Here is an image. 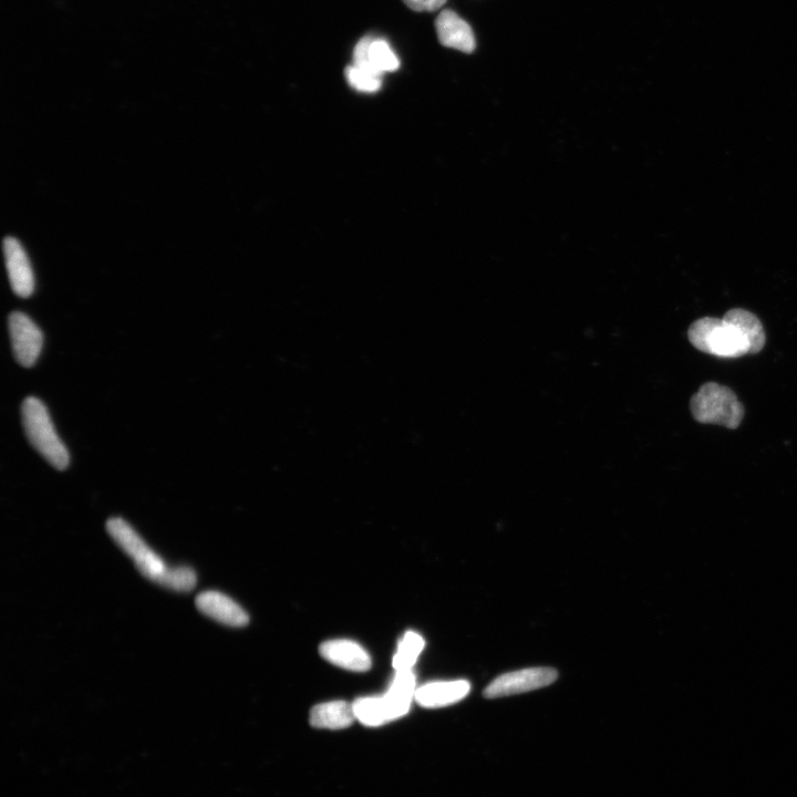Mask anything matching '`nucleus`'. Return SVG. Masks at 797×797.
Here are the masks:
<instances>
[{"label":"nucleus","mask_w":797,"mask_h":797,"mask_svg":"<svg viewBox=\"0 0 797 797\" xmlns=\"http://www.w3.org/2000/svg\"><path fill=\"white\" fill-rule=\"evenodd\" d=\"M693 347L720 358L759 354L767 343L760 319L741 308L731 309L723 318L705 317L688 330Z\"/></svg>","instance_id":"obj_1"},{"label":"nucleus","mask_w":797,"mask_h":797,"mask_svg":"<svg viewBox=\"0 0 797 797\" xmlns=\"http://www.w3.org/2000/svg\"><path fill=\"white\" fill-rule=\"evenodd\" d=\"M22 419L26 437L41 457L51 467L59 471L66 470L70 462L69 452L60 440L44 403L34 397L25 399Z\"/></svg>","instance_id":"obj_2"},{"label":"nucleus","mask_w":797,"mask_h":797,"mask_svg":"<svg viewBox=\"0 0 797 797\" xmlns=\"http://www.w3.org/2000/svg\"><path fill=\"white\" fill-rule=\"evenodd\" d=\"M690 409L698 422L731 430L738 429L744 417V407L736 393L716 382H707L699 389L691 398Z\"/></svg>","instance_id":"obj_3"},{"label":"nucleus","mask_w":797,"mask_h":797,"mask_svg":"<svg viewBox=\"0 0 797 797\" xmlns=\"http://www.w3.org/2000/svg\"><path fill=\"white\" fill-rule=\"evenodd\" d=\"M111 537L121 550L132 558L144 577L161 586L164 585L172 567L165 564L126 521L118 522L112 527Z\"/></svg>","instance_id":"obj_4"},{"label":"nucleus","mask_w":797,"mask_h":797,"mask_svg":"<svg viewBox=\"0 0 797 797\" xmlns=\"http://www.w3.org/2000/svg\"><path fill=\"white\" fill-rule=\"evenodd\" d=\"M557 676V671L553 668H529L509 672V674L496 678L484 690V697L496 699L521 695V693L552 685Z\"/></svg>","instance_id":"obj_5"},{"label":"nucleus","mask_w":797,"mask_h":797,"mask_svg":"<svg viewBox=\"0 0 797 797\" xmlns=\"http://www.w3.org/2000/svg\"><path fill=\"white\" fill-rule=\"evenodd\" d=\"M9 333L18 364L33 367L44 345V335L39 327L26 314L14 312L9 316Z\"/></svg>","instance_id":"obj_6"},{"label":"nucleus","mask_w":797,"mask_h":797,"mask_svg":"<svg viewBox=\"0 0 797 797\" xmlns=\"http://www.w3.org/2000/svg\"><path fill=\"white\" fill-rule=\"evenodd\" d=\"M4 255L9 277L14 293L22 298H28L35 291V276L29 258L22 244L14 237L4 240Z\"/></svg>","instance_id":"obj_7"},{"label":"nucleus","mask_w":797,"mask_h":797,"mask_svg":"<svg viewBox=\"0 0 797 797\" xmlns=\"http://www.w3.org/2000/svg\"><path fill=\"white\" fill-rule=\"evenodd\" d=\"M354 65L370 69L384 76L400 68V60L384 38L366 36L354 50Z\"/></svg>","instance_id":"obj_8"},{"label":"nucleus","mask_w":797,"mask_h":797,"mask_svg":"<svg viewBox=\"0 0 797 797\" xmlns=\"http://www.w3.org/2000/svg\"><path fill=\"white\" fill-rule=\"evenodd\" d=\"M417 678L413 670L396 671L384 696H380L389 722L405 717L416 700Z\"/></svg>","instance_id":"obj_9"},{"label":"nucleus","mask_w":797,"mask_h":797,"mask_svg":"<svg viewBox=\"0 0 797 797\" xmlns=\"http://www.w3.org/2000/svg\"><path fill=\"white\" fill-rule=\"evenodd\" d=\"M436 29L440 44L444 47L471 54L475 50L476 41L471 26L457 13L445 9L436 20Z\"/></svg>","instance_id":"obj_10"},{"label":"nucleus","mask_w":797,"mask_h":797,"mask_svg":"<svg viewBox=\"0 0 797 797\" xmlns=\"http://www.w3.org/2000/svg\"><path fill=\"white\" fill-rule=\"evenodd\" d=\"M202 614L230 627H244L250 621L245 610L232 598L219 592H205L196 598Z\"/></svg>","instance_id":"obj_11"},{"label":"nucleus","mask_w":797,"mask_h":797,"mask_svg":"<svg viewBox=\"0 0 797 797\" xmlns=\"http://www.w3.org/2000/svg\"><path fill=\"white\" fill-rule=\"evenodd\" d=\"M319 651L330 664L349 671L365 672L371 668V658L367 650L353 640L326 641Z\"/></svg>","instance_id":"obj_12"},{"label":"nucleus","mask_w":797,"mask_h":797,"mask_svg":"<svg viewBox=\"0 0 797 797\" xmlns=\"http://www.w3.org/2000/svg\"><path fill=\"white\" fill-rule=\"evenodd\" d=\"M470 690L471 685L465 680L430 682L417 689L416 701L428 709L449 707L467 697Z\"/></svg>","instance_id":"obj_13"},{"label":"nucleus","mask_w":797,"mask_h":797,"mask_svg":"<svg viewBox=\"0 0 797 797\" xmlns=\"http://www.w3.org/2000/svg\"><path fill=\"white\" fill-rule=\"evenodd\" d=\"M356 720L354 707L346 701H331L314 707L310 712V723L314 728L341 730Z\"/></svg>","instance_id":"obj_14"},{"label":"nucleus","mask_w":797,"mask_h":797,"mask_svg":"<svg viewBox=\"0 0 797 797\" xmlns=\"http://www.w3.org/2000/svg\"><path fill=\"white\" fill-rule=\"evenodd\" d=\"M424 647L426 643L422 636L414 631H408L400 640L396 655L393 657V668L396 671L412 670Z\"/></svg>","instance_id":"obj_15"},{"label":"nucleus","mask_w":797,"mask_h":797,"mask_svg":"<svg viewBox=\"0 0 797 797\" xmlns=\"http://www.w3.org/2000/svg\"><path fill=\"white\" fill-rule=\"evenodd\" d=\"M356 719L367 727H381L389 723L381 697H365L354 702Z\"/></svg>","instance_id":"obj_16"},{"label":"nucleus","mask_w":797,"mask_h":797,"mask_svg":"<svg viewBox=\"0 0 797 797\" xmlns=\"http://www.w3.org/2000/svg\"><path fill=\"white\" fill-rule=\"evenodd\" d=\"M346 78L348 84L360 92L375 93L382 86V75L357 65H351L346 69Z\"/></svg>","instance_id":"obj_17"},{"label":"nucleus","mask_w":797,"mask_h":797,"mask_svg":"<svg viewBox=\"0 0 797 797\" xmlns=\"http://www.w3.org/2000/svg\"><path fill=\"white\" fill-rule=\"evenodd\" d=\"M410 9L414 12H436V10L443 7L447 0H403Z\"/></svg>","instance_id":"obj_18"}]
</instances>
